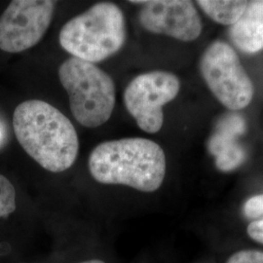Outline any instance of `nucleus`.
<instances>
[{
  "label": "nucleus",
  "instance_id": "20e7f679",
  "mask_svg": "<svg viewBox=\"0 0 263 263\" xmlns=\"http://www.w3.org/2000/svg\"><path fill=\"white\" fill-rule=\"evenodd\" d=\"M59 79L77 122L94 129L109 120L115 105V85L105 71L71 57L59 67Z\"/></svg>",
  "mask_w": 263,
  "mask_h": 263
},
{
  "label": "nucleus",
  "instance_id": "1a4fd4ad",
  "mask_svg": "<svg viewBox=\"0 0 263 263\" xmlns=\"http://www.w3.org/2000/svg\"><path fill=\"white\" fill-rule=\"evenodd\" d=\"M229 34L236 47L245 53L263 50V0L248 2L242 17L231 26Z\"/></svg>",
  "mask_w": 263,
  "mask_h": 263
},
{
  "label": "nucleus",
  "instance_id": "f8f14e48",
  "mask_svg": "<svg viewBox=\"0 0 263 263\" xmlns=\"http://www.w3.org/2000/svg\"><path fill=\"white\" fill-rule=\"evenodd\" d=\"M226 263H263V252L254 250L240 251L232 254Z\"/></svg>",
  "mask_w": 263,
  "mask_h": 263
},
{
  "label": "nucleus",
  "instance_id": "423d86ee",
  "mask_svg": "<svg viewBox=\"0 0 263 263\" xmlns=\"http://www.w3.org/2000/svg\"><path fill=\"white\" fill-rule=\"evenodd\" d=\"M179 88V78L173 73H143L135 77L126 87L124 104L142 131L155 134L164 122L163 106L178 96Z\"/></svg>",
  "mask_w": 263,
  "mask_h": 263
},
{
  "label": "nucleus",
  "instance_id": "ddd939ff",
  "mask_svg": "<svg viewBox=\"0 0 263 263\" xmlns=\"http://www.w3.org/2000/svg\"><path fill=\"white\" fill-rule=\"evenodd\" d=\"M244 213L249 218L263 216V194L250 198L245 204Z\"/></svg>",
  "mask_w": 263,
  "mask_h": 263
},
{
  "label": "nucleus",
  "instance_id": "0eeeda50",
  "mask_svg": "<svg viewBox=\"0 0 263 263\" xmlns=\"http://www.w3.org/2000/svg\"><path fill=\"white\" fill-rule=\"evenodd\" d=\"M56 1L14 0L0 16V49L20 53L35 46L51 25Z\"/></svg>",
  "mask_w": 263,
  "mask_h": 263
},
{
  "label": "nucleus",
  "instance_id": "39448f33",
  "mask_svg": "<svg viewBox=\"0 0 263 263\" xmlns=\"http://www.w3.org/2000/svg\"><path fill=\"white\" fill-rule=\"evenodd\" d=\"M200 69L208 87L228 109L247 107L254 97V85L235 51L227 43L216 41L203 54Z\"/></svg>",
  "mask_w": 263,
  "mask_h": 263
},
{
  "label": "nucleus",
  "instance_id": "f257e3e1",
  "mask_svg": "<svg viewBox=\"0 0 263 263\" xmlns=\"http://www.w3.org/2000/svg\"><path fill=\"white\" fill-rule=\"evenodd\" d=\"M13 128L21 146L43 169L62 173L74 164L77 132L55 106L40 100L20 104L13 114Z\"/></svg>",
  "mask_w": 263,
  "mask_h": 263
},
{
  "label": "nucleus",
  "instance_id": "9d476101",
  "mask_svg": "<svg viewBox=\"0 0 263 263\" xmlns=\"http://www.w3.org/2000/svg\"><path fill=\"white\" fill-rule=\"evenodd\" d=\"M197 3L210 18L226 26L235 25L248 6V1L240 0H199Z\"/></svg>",
  "mask_w": 263,
  "mask_h": 263
},
{
  "label": "nucleus",
  "instance_id": "6e6552de",
  "mask_svg": "<svg viewBox=\"0 0 263 263\" xmlns=\"http://www.w3.org/2000/svg\"><path fill=\"white\" fill-rule=\"evenodd\" d=\"M131 3L141 4L139 21L149 32L185 42L193 41L201 34V19L191 1L151 0Z\"/></svg>",
  "mask_w": 263,
  "mask_h": 263
},
{
  "label": "nucleus",
  "instance_id": "dca6fc26",
  "mask_svg": "<svg viewBox=\"0 0 263 263\" xmlns=\"http://www.w3.org/2000/svg\"><path fill=\"white\" fill-rule=\"evenodd\" d=\"M0 136H1V132H0Z\"/></svg>",
  "mask_w": 263,
  "mask_h": 263
},
{
  "label": "nucleus",
  "instance_id": "2eb2a0df",
  "mask_svg": "<svg viewBox=\"0 0 263 263\" xmlns=\"http://www.w3.org/2000/svg\"><path fill=\"white\" fill-rule=\"evenodd\" d=\"M80 263H105L104 261H102V260H99V259H92V260H87V261H84V262H80Z\"/></svg>",
  "mask_w": 263,
  "mask_h": 263
},
{
  "label": "nucleus",
  "instance_id": "4468645a",
  "mask_svg": "<svg viewBox=\"0 0 263 263\" xmlns=\"http://www.w3.org/2000/svg\"><path fill=\"white\" fill-rule=\"evenodd\" d=\"M247 232L254 241L263 244V218L254 220L248 226Z\"/></svg>",
  "mask_w": 263,
  "mask_h": 263
},
{
  "label": "nucleus",
  "instance_id": "7ed1b4c3",
  "mask_svg": "<svg viewBox=\"0 0 263 263\" xmlns=\"http://www.w3.org/2000/svg\"><path fill=\"white\" fill-rule=\"evenodd\" d=\"M127 39L122 10L112 2H99L69 20L59 35L61 46L71 56L97 64L122 49Z\"/></svg>",
  "mask_w": 263,
  "mask_h": 263
},
{
  "label": "nucleus",
  "instance_id": "9b49d317",
  "mask_svg": "<svg viewBox=\"0 0 263 263\" xmlns=\"http://www.w3.org/2000/svg\"><path fill=\"white\" fill-rule=\"evenodd\" d=\"M16 210V191L9 179L0 175V218L7 217Z\"/></svg>",
  "mask_w": 263,
  "mask_h": 263
},
{
  "label": "nucleus",
  "instance_id": "f03ea898",
  "mask_svg": "<svg viewBox=\"0 0 263 263\" xmlns=\"http://www.w3.org/2000/svg\"><path fill=\"white\" fill-rule=\"evenodd\" d=\"M89 171L104 184L127 185L153 192L166 175V156L156 142L143 138H125L98 144L89 156Z\"/></svg>",
  "mask_w": 263,
  "mask_h": 263
}]
</instances>
